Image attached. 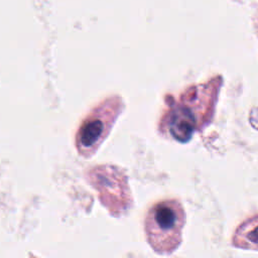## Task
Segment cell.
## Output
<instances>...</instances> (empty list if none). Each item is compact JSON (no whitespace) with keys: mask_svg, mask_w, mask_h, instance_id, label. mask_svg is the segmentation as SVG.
<instances>
[{"mask_svg":"<svg viewBox=\"0 0 258 258\" xmlns=\"http://www.w3.org/2000/svg\"><path fill=\"white\" fill-rule=\"evenodd\" d=\"M257 218L254 216L253 218L244 222L237 229L234 237H233V245L239 248L246 249H257Z\"/></svg>","mask_w":258,"mask_h":258,"instance_id":"cell-4","label":"cell"},{"mask_svg":"<svg viewBox=\"0 0 258 258\" xmlns=\"http://www.w3.org/2000/svg\"><path fill=\"white\" fill-rule=\"evenodd\" d=\"M122 109V99L119 96H111L90 111L76 133V147L80 155H94L110 133Z\"/></svg>","mask_w":258,"mask_h":258,"instance_id":"cell-3","label":"cell"},{"mask_svg":"<svg viewBox=\"0 0 258 258\" xmlns=\"http://www.w3.org/2000/svg\"><path fill=\"white\" fill-rule=\"evenodd\" d=\"M185 214L175 199H166L154 204L145 218L146 238L158 254L172 253L181 242Z\"/></svg>","mask_w":258,"mask_h":258,"instance_id":"cell-2","label":"cell"},{"mask_svg":"<svg viewBox=\"0 0 258 258\" xmlns=\"http://www.w3.org/2000/svg\"><path fill=\"white\" fill-rule=\"evenodd\" d=\"M222 83V77L216 76L205 84L187 88L176 101L168 105L160 128L166 130L173 139L187 142L196 131L211 121Z\"/></svg>","mask_w":258,"mask_h":258,"instance_id":"cell-1","label":"cell"}]
</instances>
